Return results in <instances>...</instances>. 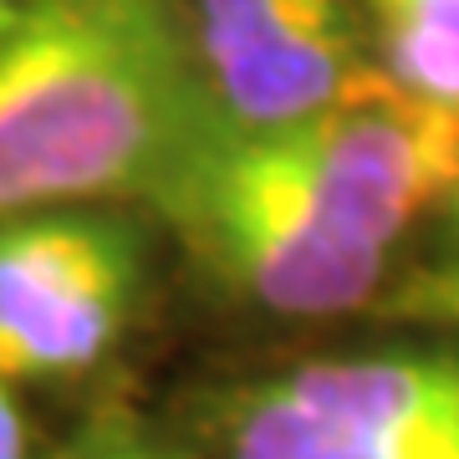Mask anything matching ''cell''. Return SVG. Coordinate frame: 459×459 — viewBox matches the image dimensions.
Listing matches in <instances>:
<instances>
[{"label":"cell","instance_id":"6da1fadb","mask_svg":"<svg viewBox=\"0 0 459 459\" xmlns=\"http://www.w3.org/2000/svg\"><path fill=\"white\" fill-rule=\"evenodd\" d=\"M199 123L179 0H47L0 47V220L153 199Z\"/></svg>","mask_w":459,"mask_h":459},{"label":"cell","instance_id":"7a4b0ae2","mask_svg":"<svg viewBox=\"0 0 459 459\" xmlns=\"http://www.w3.org/2000/svg\"><path fill=\"white\" fill-rule=\"evenodd\" d=\"M214 276L281 316H337L373 301L394 250L337 214L271 138L199 123L195 143L153 195Z\"/></svg>","mask_w":459,"mask_h":459},{"label":"cell","instance_id":"3957f363","mask_svg":"<svg viewBox=\"0 0 459 459\" xmlns=\"http://www.w3.org/2000/svg\"><path fill=\"white\" fill-rule=\"evenodd\" d=\"M225 459H459V352L307 362L230 398Z\"/></svg>","mask_w":459,"mask_h":459},{"label":"cell","instance_id":"277c9868","mask_svg":"<svg viewBox=\"0 0 459 459\" xmlns=\"http://www.w3.org/2000/svg\"><path fill=\"white\" fill-rule=\"evenodd\" d=\"M143 240L102 204L0 220V373L47 383L98 368L128 332Z\"/></svg>","mask_w":459,"mask_h":459},{"label":"cell","instance_id":"5b68a950","mask_svg":"<svg viewBox=\"0 0 459 459\" xmlns=\"http://www.w3.org/2000/svg\"><path fill=\"white\" fill-rule=\"evenodd\" d=\"M204 117L286 133L383 77L358 0H195L184 11Z\"/></svg>","mask_w":459,"mask_h":459},{"label":"cell","instance_id":"8992f818","mask_svg":"<svg viewBox=\"0 0 459 459\" xmlns=\"http://www.w3.org/2000/svg\"><path fill=\"white\" fill-rule=\"evenodd\" d=\"M337 214V225L394 250L459 189V102L424 98L388 72L337 108L265 133Z\"/></svg>","mask_w":459,"mask_h":459},{"label":"cell","instance_id":"52a82bcc","mask_svg":"<svg viewBox=\"0 0 459 459\" xmlns=\"http://www.w3.org/2000/svg\"><path fill=\"white\" fill-rule=\"evenodd\" d=\"M394 82L459 102V0H358Z\"/></svg>","mask_w":459,"mask_h":459},{"label":"cell","instance_id":"ba28073f","mask_svg":"<svg viewBox=\"0 0 459 459\" xmlns=\"http://www.w3.org/2000/svg\"><path fill=\"white\" fill-rule=\"evenodd\" d=\"M383 307L394 316H413V322H444V327H459V250L444 255V261L413 271L383 296Z\"/></svg>","mask_w":459,"mask_h":459},{"label":"cell","instance_id":"9c48e42d","mask_svg":"<svg viewBox=\"0 0 459 459\" xmlns=\"http://www.w3.org/2000/svg\"><path fill=\"white\" fill-rule=\"evenodd\" d=\"M56 459H184V455L159 434H148L143 424H133L128 413H102Z\"/></svg>","mask_w":459,"mask_h":459},{"label":"cell","instance_id":"30bf717a","mask_svg":"<svg viewBox=\"0 0 459 459\" xmlns=\"http://www.w3.org/2000/svg\"><path fill=\"white\" fill-rule=\"evenodd\" d=\"M31 455V429L16 403V383L0 373V459H26Z\"/></svg>","mask_w":459,"mask_h":459},{"label":"cell","instance_id":"8fae6325","mask_svg":"<svg viewBox=\"0 0 459 459\" xmlns=\"http://www.w3.org/2000/svg\"><path fill=\"white\" fill-rule=\"evenodd\" d=\"M41 5H47V0H0V47H5V41H11V36L41 11Z\"/></svg>","mask_w":459,"mask_h":459},{"label":"cell","instance_id":"7c38bea8","mask_svg":"<svg viewBox=\"0 0 459 459\" xmlns=\"http://www.w3.org/2000/svg\"><path fill=\"white\" fill-rule=\"evenodd\" d=\"M444 214H449V225H455V250H459V189L449 195V204H444Z\"/></svg>","mask_w":459,"mask_h":459}]
</instances>
